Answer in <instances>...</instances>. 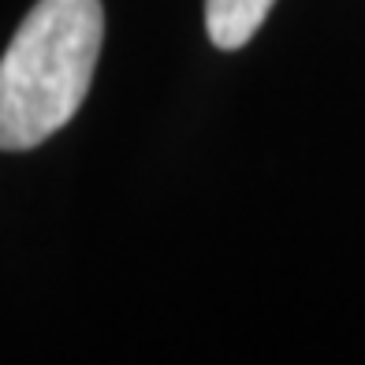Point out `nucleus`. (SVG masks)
<instances>
[{"instance_id":"obj_1","label":"nucleus","mask_w":365,"mask_h":365,"mask_svg":"<svg viewBox=\"0 0 365 365\" xmlns=\"http://www.w3.org/2000/svg\"><path fill=\"white\" fill-rule=\"evenodd\" d=\"M105 41L101 0H38L0 56V149H34L82 108Z\"/></svg>"},{"instance_id":"obj_2","label":"nucleus","mask_w":365,"mask_h":365,"mask_svg":"<svg viewBox=\"0 0 365 365\" xmlns=\"http://www.w3.org/2000/svg\"><path fill=\"white\" fill-rule=\"evenodd\" d=\"M272 4L276 0H205L209 41L224 48V53H235L261 30Z\"/></svg>"}]
</instances>
